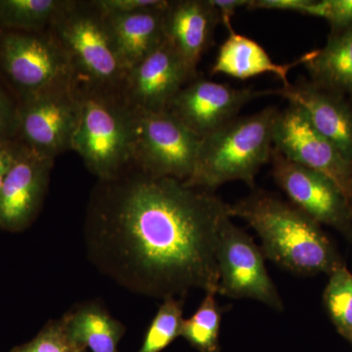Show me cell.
<instances>
[{
  "label": "cell",
  "mask_w": 352,
  "mask_h": 352,
  "mask_svg": "<svg viewBox=\"0 0 352 352\" xmlns=\"http://www.w3.org/2000/svg\"><path fill=\"white\" fill-rule=\"evenodd\" d=\"M103 15H122L164 6L166 0H91Z\"/></svg>",
  "instance_id": "cell-27"
},
{
  "label": "cell",
  "mask_w": 352,
  "mask_h": 352,
  "mask_svg": "<svg viewBox=\"0 0 352 352\" xmlns=\"http://www.w3.org/2000/svg\"><path fill=\"white\" fill-rule=\"evenodd\" d=\"M54 161L18 143L15 161L0 189V228L21 232L31 226L43 207Z\"/></svg>",
  "instance_id": "cell-13"
},
{
  "label": "cell",
  "mask_w": 352,
  "mask_h": 352,
  "mask_svg": "<svg viewBox=\"0 0 352 352\" xmlns=\"http://www.w3.org/2000/svg\"><path fill=\"white\" fill-rule=\"evenodd\" d=\"M270 94L271 90L256 91L212 80H193L176 94L168 112L204 138L236 119L250 101Z\"/></svg>",
  "instance_id": "cell-14"
},
{
  "label": "cell",
  "mask_w": 352,
  "mask_h": 352,
  "mask_svg": "<svg viewBox=\"0 0 352 352\" xmlns=\"http://www.w3.org/2000/svg\"><path fill=\"white\" fill-rule=\"evenodd\" d=\"M219 17L210 0L168 1L164 13L166 41L196 76L201 55L212 43Z\"/></svg>",
  "instance_id": "cell-15"
},
{
  "label": "cell",
  "mask_w": 352,
  "mask_h": 352,
  "mask_svg": "<svg viewBox=\"0 0 352 352\" xmlns=\"http://www.w3.org/2000/svg\"><path fill=\"white\" fill-rule=\"evenodd\" d=\"M50 31L68 56L78 85L120 94L127 71L105 16L89 1L69 0Z\"/></svg>",
  "instance_id": "cell-4"
},
{
  "label": "cell",
  "mask_w": 352,
  "mask_h": 352,
  "mask_svg": "<svg viewBox=\"0 0 352 352\" xmlns=\"http://www.w3.org/2000/svg\"><path fill=\"white\" fill-rule=\"evenodd\" d=\"M19 101L16 142L54 159L72 150L80 115L76 82L48 88Z\"/></svg>",
  "instance_id": "cell-8"
},
{
  "label": "cell",
  "mask_w": 352,
  "mask_h": 352,
  "mask_svg": "<svg viewBox=\"0 0 352 352\" xmlns=\"http://www.w3.org/2000/svg\"><path fill=\"white\" fill-rule=\"evenodd\" d=\"M210 2L219 14L220 22L228 30L229 34L235 32L231 20L240 7L248 6L249 0H210Z\"/></svg>",
  "instance_id": "cell-30"
},
{
  "label": "cell",
  "mask_w": 352,
  "mask_h": 352,
  "mask_svg": "<svg viewBox=\"0 0 352 352\" xmlns=\"http://www.w3.org/2000/svg\"><path fill=\"white\" fill-rule=\"evenodd\" d=\"M272 175L298 210L318 224L342 228L351 219V203L325 175L286 159L273 150Z\"/></svg>",
  "instance_id": "cell-12"
},
{
  "label": "cell",
  "mask_w": 352,
  "mask_h": 352,
  "mask_svg": "<svg viewBox=\"0 0 352 352\" xmlns=\"http://www.w3.org/2000/svg\"><path fill=\"white\" fill-rule=\"evenodd\" d=\"M307 58V53H305L293 63H275L261 44L235 32L229 34L220 46L210 74H224L239 80H247L271 73L283 82V87H288L291 85L288 80L289 71L305 63Z\"/></svg>",
  "instance_id": "cell-18"
},
{
  "label": "cell",
  "mask_w": 352,
  "mask_h": 352,
  "mask_svg": "<svg viewBox=\"0 0 352 352\" xmlns=\"http://www.w3.org/2000/svg\"><path fill=\"white\" fill-rule=\"evenodd\" d=\"M228 214L256 231L263 256L292 272L331 273L340 265L319 224L277 197L256 192L228 205Z\"/></svg>",
  "instance_id": "cell-2"
},
{
  "label": "cell",
  "mask_w": 352,
  "mask_h": 352,
  "mask_svg": "<svg viewBox=\"0 0 352 352\" xmlns=\"http://www.w3.org/2000/svg\"><path fill=\"white\" fill-rule=\"evenodd\" d=\"M0 80L18 100L76 82L69 58L50 30H0Z\"/></svg>",
  "instance_id": "cell-6"
},
{
  "label": "cell",
  "mask_w": 352,
  "mask_h": 352,
  "mask_svg": "<svg viewBox=\"0 0 352 352\" xmlns=\"http://www.w3.org/2000/svg\"><path fill=\"white\" fill-rule=\"evenodd\" d=\"M19 101L0 80V144L16 142Z\"/></svg>",
  "instance_id": "cell-26"
},
{
  "label": "cell",
  "mask_w": 352,
  "mask_h": 352,
  "mask_svg": "<svg viewBox=\"0 0 352 352\" xmlns=\"http://www.w3.org/2000/svg\"><path fill=\"white\" fill-rule=\"evenodd\" d=\"M78 87L80 115L72 150L98 180L110 179L132 164L131 111L119 94Z\"/></svg>",
  "instance_id": "cell-5"
},
{
  "label": "cell",
  "mask_w": 352,
  "mask_h": 352,
  "mask_svg": "<svg viewBox=\"0 0 352 352\" xmlns=\"http://www.w3.org/2000/svg\"><path fill=\"white\" fill-rule=\"evenodd\" d=\"M277 109L268 107L236 118L201 138L195 168L185 185L214 191L227 182L254 186L259 170L270 161Z\"/></svg>",
  "instance_id": "cell-3"
},
{
  "label": "cell",
  "mask_w": 352,
  "mask_h": 352,
  "mask_svg": "<svg viewBox=\"0 0 352 352\" xmlns=\"http://www.w3.org/2000/svg\"><path fill=\"white\" fill-rule=\"evenodd\" d=\"M325 20L338 31L352 27V0H328Z\"/></svg>",
  "instance_id": "cell-28"
},
{
  "label": "cell",
  "mask_w": 352,
  "mask_h": 352,
  "mask_svg": "<svg viewBox=\"0 0 352 352\" xmlns=\"http://www.w3.org/2000/svg\"><path fill=\"white\" fill-rule=\"evenodd\" d=\"M229 217L228 205L212 192L132 164L92 191L88 254L102 272L141 295L166 300L195 289L217 294V245Z\"/></svg>",
  "instance_id": "cell-1"
},
{
  "label": "cell",
  "mask_w": 352,
  "mask_h": 352,
  "mask_svg": "<svg viewBox=\"0 0 352 352\" xmlns=\"http://www.w3.org/2000/svg\"><path fill=\"white\" fill-rule=\"evenodd\" d=\"M271 91L300 109L314 129L352 163V112L342 99L314 83H291Z\"/></svg>",
  "instance_id": "cell-16"
},
{
  "label": "cell",
  "mask_w": 352,
  "mask_h": 352,
  "mask_svg": "<svg viewBox=\"0 0 352 352\" xmlns=\"http://www.w3.org/2000/svg\"><path fill=\"white\" fill-rule=\"evenodd\" d=\"M131 113L132 164L150 175L187 182L201 138L168 111Z\"/></svg>",
  "instance_id": "cell-7"
},
{
  "label": "cell",
  "mask_w": 352,
  "mask_h": 352,
  "mask_svg": "<svg viewBox=\"0 0 352 352\" xmlns=\"http://www.w3.org/2000/svg\"><path fill=\"white\" fill-rule=\"evenodd\" d=\"M73 342L92 352H119L126 327L98 302H88L61 318Z\"/></svg>",
  "instance_id": "cell-19"
},
{
  "label": "cell",
  "mask_w": 352,
  "mask_h": 352,
  "mask_svg": "<svg viewBox=\"0 0 352 352\" xmlns=\"http://www.w3.org/2000/svg\"><path fill=\"white\" fill-rule=\"evenodd\" d=\"M303 65L317 87L352 96V27L331 36L321 50L307 52Z\"/></svg>",
  "instance_id": "cell-20"
},
{
  "label": "cell",
  "mask_w": 352,
  "mask_h": 352,
  "mask_svg": "<svg viewBox=\"0 0 352 352\" xmlns=\"http://www.w3.org/2000/svg\"><path fill=\"white\" fill-rule=\"evenodd\" d=\"M217 295L258 300L277 311L284 303L264 263L263 254L245 231L227 217L217 245Z\"/></svg>",
  "instance_id": "cell-9"
},
{
  "label": "cell",
  "mask_w": 352,
  "mask_h": 352,
  "mask_svg": "<svg viewBox=\"0 0 352 352\" xmlns=\"http://www.w3.org/2000/svg\"><path fill=\"white\" fill-rule=\"evenodd\" d=\"M312 0H249V10H282L294 11L305 15Z\"/></svg>",
  "instance_id": "cell-29"
},
{
  "label": "cell",
  "mask_w": 352,
  "mask_h": 352,
  "mask_svg": "<svg viewBox=\"0 0 352 352\" xmlns=\"http://www.w3.org/2000/svg\"><path fill=\"white\" fill-rule=\"evenodd\" d=\"M10 352H87L71 340L62 319L48 322L29 342L15 346Z\"/></svg>",
  "instance_id": "cell-25"
},
{
  "label": "cell",
  "mask_w": 352,
  "mask_h": 352,
  "mask_svg": "<svg viewBox=\"0 0 352 352\" xmlns=\"http://www.w3.org/2000/svg\"><path fill=\"white\" fill-rule=\"evenodd\" d=\"M168 41L129 69L120 97L133 112H166L176 94L195 80Z\"/></svg>",
  "instance_id": "cell-11"
},
{
  "label": "cell",
  "mask_w": 352,
  "mask_h": 352,
  "mask_svg": "<svg viewBox=\"0 0 352 352\" xmlns=\"http://www.w3.org/2000/svg\"><path fill=\"white\" fill-rule=\"evenodd\" d=\"M164 6L122 15H104L113 43L127 71L142 62L166 41Z\"/></svg>",
  "instance_id": "cell-17"
},
{
  "label": "cell",
  "mask_w": 352,
  "mask_h": 352,
  "mask_svg": "<svg viewBox=\"0 0 352 352\" xmlns=\"http://www.w3.org/2000/svg\"><path fill=\"white\" fill-rule=\"evenodd\" d=\"M273 146L293 163L332 180L352 203V163L314 129L300 109L289 105L278 113Z\"/></svg>",
  "instance_id": "cell-10"
},
{
  "label": "cell",
  "mask_w": 352,
  "mask_h": 352,
  "mask_svg": "<svg viewBox=\"0 0 352 352\" xmlns=\"http://www.w3.org/2000/svg\"><path fill=\"white\" fill-rule=\"evenodd\" d=\"M215 293H206L200 307L183 321L182 337L200 352H219L221 312Z\"/></svg>",
  "instance_id": "cell-22"
},
{
  "label": "cell",
  "mask_w": 352,
  "mask_h": 352,
  "mask_svg": "<svg viewBox=\"0 0 352 352\" xmlns=\"http://www.w3.org/2000/svg\"><path fill=\"white\" fill-rule=\"evenodd\" d=\"M183 305L179 298H168L157 310L153 319L142 346L138 352H161L182 336Z\"/></svg>",
  "instance_id": "cell-24"
},
{
  "label": "cell",
  "mask_w": 352,
  "mask_h": 352,
  "mask_svg": "<svg viewBox=\"0 0 352 352\" xmlns=\"http://www.w3.org/2000/svg\"><path fill=\"white\" fill-rule=\"evenodd\" d=\"M323 300L336 328L352 342V274L342 264L330 273Z\"/></svg>",
  "instance_id": "cell-23"
},
{
  "label": "cell",
  "mask_w": 352,
  "mask_h": 352,
  "mask_svg": "<svg viewBox=\"0 0 352 352\" xmlns=\"http://www.w3.org/2000/svg\"><path fill=\"white\" fill-rule=\"evenodd\" d=\"M69 0H0V30L45 32Z\"/></svg>",
  "instance_id": "cell-21"
},
{
  "label": "cell",
  "mask_w": 352,
  "mask_h": 352,
  "mask_svg": "<svg viewBox=\"0 0 352 352\" xmlns=\"http://www.w3.org/2000/svg\"><path fill=\"white\" fill-rule=\"evenodd\" d=\"M17 150V142L0 144V189H1L7 173L15 161Z\"/></svg>",
  "instance_id": "cell-31"
}]
</instances>
